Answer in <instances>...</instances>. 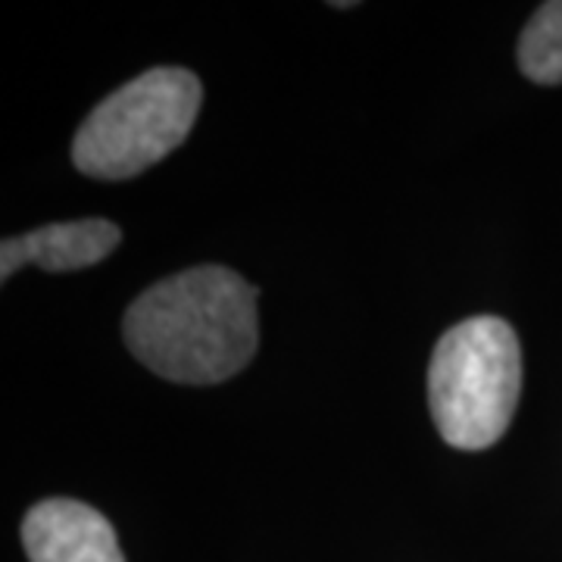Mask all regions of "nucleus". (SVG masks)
<instances>
[{
	"instance_id": "obj_1",
	"label": "nucleus",
	"mask_w": 562,
	"mask_h": 562,
	"mask_svg": "<svg viewBox=\"0 0 562 562\" xmlns=\"http://www.w3.org/2000/svg\"><path fill=\"white\" fill-rule=\"evenodd\" d=\"M122 335L138 362L169 382H225L257 353V288L225 266L188 269L147 288Z\"/></svg>"
},
{
	"instance_id": "obj_2",
	"label": "nucleus",
	"mask_w": 562,
	"mask_h": 562,
	"mask_svg": "<svg viewBox=\"0 0 562 562\" xmlns=\"http://www.w3.org/2000/svg\"><path fill=\"white\" fill-rule=\"evenodd\" d=\"M522 387V350L509 322L472 316L443 335L431 369V416L450 447L484 450L506 435Z\"/></svg>"
},
{
	"instance_id": "obj_3",
	"label": "nucleus",
	"mask_w": 562,
	"mask_h": 562,
	"mask_svg": "<svg viewBox=\"0 0 562 562\" xmlns=\"http://www.w3.org/2000/svg\"><path fill=\"white\" fill-rule=\"evenodd\" d=\"M201 79L179 66L150 69L122 85L81 122L72 162L91 179H132L188 138L201 110Z\"/></svg>"
},
{
	"instance_id": "obj_4",
	"label": "nucleus",
	"mask_w": 562,
	"mask_h": 562,
	"mask_svg": "<svg viewBox=\"0 0 562 562\" xmlns=\"http://www.w3.org/2000/svg\"><path fill=\"white\" fill-rule=\"evenodd\" d=\"M22 543L32 562H125L113 525L88 503L66 497L29 509Z\"/></svg>"
},
{
	"instance_id": "obj_5",
	"label": "nucleus",
	"mask_w": 562,
	"mask_h": 562,
	"mask_svg": "<svg viewBox=\"0 0 562 562\" xmlns=\"http://www.w3.org/2000/svg\"><path fill=\"white\" fill-rule=\"evenodd\" d=\"M122 241V232L106 220L54 222L20 238L0 244V279L7 281L22 266H38L47 272H76L110 257Z\"/></svg>"
},
{
	"instance_id": "obj_6",
	"label": "nucleus",
	"mask_w": 562,
	"mask_h": 562,
	"mask_svg": "<svg viewBox=\"0 0 562 562\" xmlns=\"http://www.w3.org/2000/svg\"><path fill=\"white\" fill-rule=\"evenodd\" d=\"M519 66L538 85L562 81V0L543 3L525 25L519 41Z\"/></svg>"
}]
</instances>
